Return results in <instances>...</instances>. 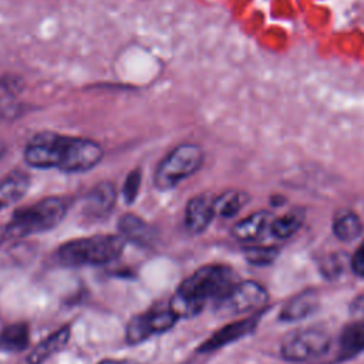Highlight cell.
I'll return each instance as SVG.
<instances>
[{"mask_svg":"<svg viewBox=\"0 0 364 364\" xmlns=\"http://www.w3.org/2000/svg\"><path fill=\"white\" fill-rule=\"evenodd\" d=\"M104 156L102 146L90 138L41 131L24 146V161L33 168H57L63 172H85Z\"/></svg>","mask_w":364,"mask_h":364,"instance_id":"1","label":"cell"},{"mask_svg":"<svg viewBox=\"0 0 364 364\" xmlns=\"http://www.w3.org/2000/svg\"><path fill=\"white\" fill-rule=\"evenodd\" d=\"M237 283L236 273L225 264H206L186 277L171 299L169 310L178 317L196 316L210 299L220 300Z\"/></svg>","mask_w":364,"mask_h":364,"instance_id":"2","label":"cell"},{"mask_svg":"<svg viewBox=\"0 0 364 364\" xmlns=\"http://www.w3.org/2000/svg\"><path fill=\"white\" fill-rule=\"evenodd\" d=\"M125 239L121 235H92L64 242L57 249V259L65 266H101L122 255Z\"/></svg>","mask_w":364,"mask_h":364,"instance_id":"3","label":"cell"},{"mask_svg":"<svg viewBox=\"0 0 364 364\" xmlns=\"http://www.w3.org/2000/svg\"><path fill=\"white\" fill-rule=\"evenodd\" d=\"M67 202L58 196L43 198L17 209L4 228V239H21L54 229L67 213Z\"/></svg>","mask_w":364,"mask_h":364,"instance_id":"4","label":"cell"},{"mask_svg":"<svg viewBox=\"0 0 364 364\" xmlns=\"http://www.w3.org/2000/svg\"><path fill=\"white\" fill-rule=\"evenodd\" d=\"M205 161L202 146L193 142L176 145L158 164L154 173V183L159 191H168L196 173Z\"/></svg>","mask_w":364,"mask_h":364,"instance_id":"5","label":"cell"},{"mask_svg":"<svg viewBox=\"0 0 364 364\" xmlns=\"http://www.w3.org/2000/svg\"><path fill=\"white\" fill-rule=\"evenodd\" d=\"M331 346V336L320 327H310L290 334L280 347L286 361L306 363L324 355Z\"/></svg>","mask_w":364,"mask_h":364,"instance_id":"6","label":"cell"},{"mask_svg":"<svg viewBox=\"0 0 364 364\" xmlns=\"http://www.w3.org/2000/svg\"><path fill=\"white\" fill-rule=\"evenodd\" d=\"M269 301L267 290L257 282H237L232 290L219 300L222 311L229 314H242L256 311Z\"/></svg>","mask_w":364,"mask_h":364,"instance_id":"7","label":"cell"},{"mask_svg":"<svg viewBox=\"0 0 364 364\" xmlns=\"http://www.w3.org/2000/svg\"><path fill=\"white\" fill-rule=\"evenodd\" d=\"M178 317L169 310H149L134 316L125 328V338L129 344H139L152 336L162 334L172 328Z\"/></svg>","mask_w":364,"mask_h":364,"instance_id":"8","label":"cell"},{"mask_svg":"<svg viewBox=\"0 0 364 364\" xmlns=\"http://www.w3.org/2000/svg\"><path fill=\"white\" fill-rule=\"evenodd\" d=\"M259 323V317L257 316H252L243 320H237L233 323H229L226 326H223L222 328H219L218 331H215L209 338H206L200 347L198 348L199 353H212L215 350H219L220 347H225L247 334H250L255 327Z\"/></svg>","mask_w":364,"mask_h":364,"instance_id":"9","label":"cell"},{"mask_svg":"<svg viewBox=\"0 0 364 364\" xmlns=\"http://www.w3.org/2000/svg\"><path fill=\"white\" fill-rule=\"evenodd\" d=\"M117 200L115 185L109 181L97 183L84 198L82 215L90 219H101L109 215Z\"/></svg>","mask_w":364,"mask_h":364,"instance_id":"10","label":"cell"},{"mask_svg":"<svg viewBox=\"0 0 364 364\" xmlns=\"http://www.w3.org/2000/svg\"><path fill=\"white\" fill-rule=\"evenodd\" d=\"M213 199L210 193H199L189 199L185 208V226L191 233H202L210 225L215 216Z\"/></svg>","mask_w":364,"mask_h":364,"instance_id":"11","label":"cell"},{"mask_svg":"<svg viewBox=\"0 0 364 364\" xmlns=\"http://www.w3.org/2000/svg\"><path fill=\"white\" fill-rule=\"evenodd\" d=\"M71 337V326L65 324L43 338L27 355V364H43L67 347Z\"/></svg>","mask_w":364,"mask_h":364,"instance_id":"12","label":"cell"},{"mask_svg":"<svg viewBox=\"0 0 364 364\" xmlns=\"http://www.w3.org/2000/svg\"><path fill=\"white\" fill-rule=\"evenodd\" d=\"M118 229L125 240H131L141 246L152 245L155 240L154 228L134 213L122 215L118 220Z\"/></svg>","mask_w":364,"mask_h":364,"instance_id":"13","label":"cell"},{"mask_svg":"<svg viewBox=\"0 0 364 364\" xmlns=\"http://www.w3.org/2000/svg\"><path fill=\"white\" fill-rule=\"evenodd\" d=\"M30 186V178L23 171H11L0 176V210L21 199Z\"/></svg>","mask_w":364,"mask_h":364,"instance_id":"14","label":"cell"},{"mask_svg":"<svg viewBox=\"0 0 364 364\" xmlns=\"http://www.w3.org/2000/svg\"><path fill=\"white\" fill-rule=\"evenodd\" d=\"M364 351V320L348 323L338 338V358L347 360Z\"/></svg>","mask_w":364,"mask_h":364,"instance_id":"15","label":"cell"},{"mask_svg":"<svg viewBox=\"0 0 364 364\" xmlns=\"http://www.w3.org/2000/svg\"><path fill=\"white\" fill-rule=\"evenodd\" d=\"M318 306V297L314 291H303L291 297L280 310L279 318L283 321H296L310 316Z\"/></svg>","mask_w":364,"mask_h":364,"instance_id":"16","label":"cell"},{"mask_svg":"<svg viewBox=\"0 0 364 364\" xmlns=\"http://www.w3.org/2000/svg\"><path fill=\"white\" fill-rule=\"evenodd\" d=\"M272 215L267 210H257L247 218L236 222L232 228V235L237 240H255L269 226Z\"/></svg>","mask_w":364,"mask_h":364,"instance_id":"17","label":"cell"},{"mask_svg":"<svg viewBox=\"0 0 364 364\" xmlns=\"http://www.w3.org/2000/svg\"><path fill=\"white\" fill-rule=\"evenodd\" d=\"M30 327L27 323H13L0 331L1 353H21L28 347Z\"/></svg>","mask_w":364,"mask_h":364,"instance_id":"18","label":"cell"},{"mask_svg":"<svg viewBox=\"0 0 364 364\" xmlns=\"http://www.w3.org/2000/svg\"><path fill=\"white\" fill-rule=\"evenodd\" d=\"M333 233L341 242H353L363 233V222L350 209H341L334 215Z\"/></svg>","mask_w":364,"mask_h":364,"instance_id":"19","label":"cell"},{"mask_svg":"<svg viewBox=\"0 0 364 364\" xmlns=\"http://www.w3.org/2000/svg\"><path fill=\"white\" fill-rule=\"evenodd\" d=\"M249 200V195L239 189H228L223 193L215 196L213 209L215 215L222 218L235 216Z\"/></svg>","mask_w":364,"mask_h":364,"instance_id":"20","label":"cell"},{"mask_svg":"<svg viewBox=\"0 0 364 364\" xmlns=\"http://www.w3.org/2000/svg\"><path fill=\"white\" fill-rule=\"evenodd\" d=\"M303 225V215L300 212H289L279 216L269 223L270 233L277 239H289L297 233Z\"/></svg>","mask_w":364,"mask_h":364,"instance_id":"21","label":"cell"},{"mask_svg":"<svg viewBox=\"0 0 364 364\" xmlns=\"http://www.w3.org/2000/svg\"><path fill=\"white\" fill-rule=\"evenodd\" d=\"M246 260L256 266H267L279 256V249L274 246H249L243 249Z\"/></svg>","mask_w":364,"mask_h":364,"instance_id":"22","label":"cell"},{"mask_svg":"<svg viewBox=\"0 0 364 364\" xmlns=\"http://www.w3.org/2000/svg\"><path fill=\"white\" fill-rule=\"evenodd\" d=\"M139 186H141V171L134 169L127 175V179L124 182V188H122V196H124V200L128 205L134 203V200L136 199L138 192H139Z\"/></svg>","mask_w":364,"mask_h":364,"instance_id":"23","label":"cell"},{"mask_svg":"<svg viewBox=\"0 0 364 364\" xmlns=\"http://www.w3.org/2000/svg\"><path fill=\"white\" fill-rule=\"evenodd\" d=\"M321 264H323V267H321L323 274L333 279V277H337L343 272L344 260L338 255H333V256L327 257L326 260H323Z\"/></svg>","mask_w":364,"mask_h":364,"instance_id":"24","label":"cell"},{"mask_svg":"<svg viewBox=\"0 0 364 364\" xmlns=\"http://www.w3.org/2000/svg\"><path fill=\"white\" fill-rule=\"evenodd\" d=\"M350 266H351V270L354 272V274L364 277V240L358 245L357 250L351 256Z\"/></svg>","mask_w":364,"mask_h":364,"instance_id":"25","label":"cell"},{"mask_svg":"<svg viewBox=\"0 0 364 364\" xmlns=\"http://www.w3.org/2000/svg\"><path fill=\"white\" fill-rule=\"evenodd\" d=\"M350 311L354 317L364 320V294H360L351 304Z\"/></svg>","mask_w":364,"mask_h":364,"instance_id":"26","label":"cell"},{"mask_svg":"<svg viewBox=\"0 0 364 364\" xmlns=\"http://www.w3.org/2000/svg\"><path fill=\"white\" fill-rule=\"evenodd\" d=\"M98 364H138V363L129 358H105V360H101Z\"/></svg>","mask_w":364,"mask_h":364,"instance_id":"27","label":"cell"}]
</instances>
